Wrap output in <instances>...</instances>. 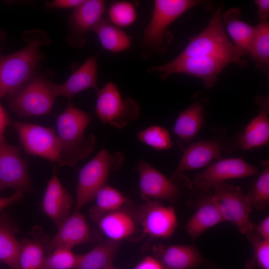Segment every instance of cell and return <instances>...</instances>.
Listing matches in <instances>:
<instances>
[{"instance_id": "484cf974", "label": "cell", "mask_w": 269, "mask_h": 269, "mask_svg": "<svg viewBox=\"0 0 269 269\" xmlns=\"http://www.w3.org/2000/svg\"><path fill=\"white\" fill-rule=\"evenodd\" d=\"M120 244V241L108 239L89 252L78 255L75 269H104L112 263Z\"/></svg>"}, {"instance_id": "d6a6232c", "label": "cell", "mask_w": 269, "mask_h": 269, "mask_svg": "<svg viewBox=\"0 0 269 269\" xmlns=\"http://www.w3.org/2000/svg\"><path fill=\"white\" fill-rule=\"evenodd\" d=\"M137 137L139 141L157 150L168 149L172 146L168 131L158 126H152L139 132Z\"/></svg>"}, {"instance_id": "ac0fdd59", "label": "cell", "mask_w": 269, "mask_h": 269, "mask_svg": "<svg viewBox=\"0 0 269 269\" xmlns=\"http://www.w3.org/2000/svg\"><path fill=\"white\" fill-rule=\"evenodd\" d=\"M224 145L213 138L196 141L185 149L176 172L202 168L221 157Z\"/></svg>"}, {"instance_id": "1f68e13d", "label": "cell", "mask_w": 269, "mask_h": 269, "mask_svg": "<svg viewBox=\"0 0 269 269\" xmlns=\"http://www.w3.org/2000/svg\"><path fill=\"white\" fill-rule=\"evenodd\" d=\"M77 259L71 250L57 248L44 257L39 269H75Z\"/></svg>"}, {"instance_id": "9a60e30c", "label": "cell", "mask_w": 269, "mask_h": 269, "mask_svg": "<svg viewBox=\"0 0 269 269\" xmlns=\"http://www.w3.org/2000/svg\"><path fill=\"white\" fill-rule=\"evenodd\" d=\"M58 227L56 234L47 244V251L51 252L57 248L71 250L77 245L87 243L90 239L89 226L79 211H75Z\"/></svg>"}, {"instance_id": "4316f807", "label": "cell", "mask_w": 269, "mask_h": 269, "mask_svg": "<svg viewBox=\"0 0 269 269\" xmlns=\"http://www.w3.org/2000/svg\"><path fill=\"white\" fill-rule=\"evenodd\" d=\"M93 30L105 49L113 53L126 51L131 45L130 36L110 21L102 19Z\"/></svg>"}, {"instance_id": "ba28073f", "label": "cell", "mask_w": 269, "mask_h": 269, "mask_svg": "<svg viewBox=\"0 0 269 269\" xmlns=\"http://www.w3.org/2000/svg\"><path fill=\"white\" fill-rule=\"evenodd\" d=\"M51 83L35 77L8 96L10 109L19 117L40 116L50 112L56 96Z\"/></svg>"}, {"instance_id": "4fadbf2b", "label": "cell", "mask_w": 269, "mask_h": 269, "mask_svg": "<svg viewBox=\"0 0 269 269\" xmlns=\"http://www.w3.org/2000/svg\"><path fill=\"white\" fill-rule=\"evenodd\" d=\"M257 168L241 158L221 159L202 172L195 174L193 183L199 190L208 192L216 185L230 179L241 178L257 174Z\"/></svg>"}, {"instance_id": "9c48e42d", "label": "cell", "mask_w": 269, "mask_h": 269, "mask_svg": "<svg viewBox=\"0 0 269 269\" xmlns=\"http://www.w3.org/2000/svg\"><path fill=\"white\" fill-rule=\"evenodd\" d=\"M211 198L218 207L224 221L235 225L239 231L247 236L254 229L250 220L252 207L238 186L222 182L216 185Z\"/></svg>"}, {"instance_id": "277c9868", "label": "cell", "mask_w": 269, "mask_h": 269, "mask_svg": "<svg viewBox=\"0 0 269 269\" xmlns=\"http://www.w3.org/2000/svg\"><path fill=\"white\" fill-rule=\"evenodd\" d=\"M203 2L197 0H155L151 19L144 31L143 47L146 51L163 53L171 38L166 31L169 26L187 10Z\"/></svg>"}, {"instance_id": "d6986e66", "label": "cell", "mask_w": 269, "mask_h": 269, "mask_svg": "<svg viewBox=\"0 0 269 269\" xmlns=\"http://www.w3.org/2000/svg\"><path fill=\"white\" fill-rule=\"evenodd\" d=\"M105 2L102 0H87L75 8L70 18L71 36L77 45H82L84 34L95 27L103 19Z\"/></svg>"}, {"instance_id": "7402d4cb", "label": "cell", "mask_w": 269, "mask_h": 269, "mask_svg": "<svg viewBox=\"0 0 269 269\" xmlns=\"http://www.w3.org/2000/svg\"><path fill=\"white\" fill-rule=\"evenodd\" d=\"M98 223L108 239L120 242L133 235L137 227L134 216L123 207L105 215Z\"/></svg>"}, {"instance_id": "d4e9b609", "label": "cell", "mask_w": 269, "mask_h": 269, "mask_svg": "<svg viewBox=\"0 0 269 269\" xmlns=\"http://www.w3.org/2000/svg\"><path fill=\"white\" fill-rule=\"evenodd\" d=\"M224 221L211 196L201 202L187 223L186 228L191 238L196 240L204 232Z\"/></svg>"}, {"instance_id": "603a6c76", "label": "cell", "mask_w": 269, "mask_h": 269, "mask_svg": "<svg viewBox=\"0 0 269 269\" xmlns=\"http://www.w3.org/2000/svg\"><path fill=\"white\" fill-rule=\"evenodd\" d=\"M202 260L194 245H174L162 250L159 261L163 269H191L198 267Z\"/></svg>"}, {"instance_id": "d590c367", "label": "cell", "mask_w": 269, "mask_h": 269, "mask_svg": "<svg viewBox=\"0 0 269 269\" xmlns=\"http://www.w3.org/2000/svg\"><path fill=\"white\" fill-rule=\"evenodd\" d=\"M247 237L253 246L256 263L261 269H269V240L262 239L254 231Z\"/></svg>"}, {"instance_id": "f546056e", "label": "cell", "mask_w": 269, "mask_h": 269, "mask_svg": "<svg viewBox=\"0 0 269 269\" xmlns=\"http://www.w3.org/2000/svg\"><path fill=\"white\" fill-rule=\"evenodd\" d=\"M21 247L11 228L0 222V261L13 269H19Z\"/></svg>"}, {"instance_id": "8992f818", "label": "cell", "mask_w": 269, "mask_h": 269, "mask_svg": "<svg viewBox=\"0 0 269 269\" xmlns=\"http://www.w3.org/2000/svg\"><path fill=\"white\" fill-rule=\"evenodd\" d=\"M96 112L104 125L122 129L138 118L140 107L132 98L122 99L116 84L110 81L97 91Z\"/></svg>"}, {"instance_id": "b9f144b4", "label": "cell", "mask_w": 269, "mask_h": 269, "mask_svg": "<svg viewBox=\"0 0 269 269\" xmlns=\"http://www.w3.org/2000/svg\"><path fill=\"white\" fill-rule=\"evenodd\" d=\"M259 236L262 239L269 240V217L264 218L257 227Z\"/></svg>"}, {"instance_id": "74e56055", "label": "cell", "mask_w": 269, "mask_h": 269, "mask_svg": "<svg viewBox=\"0 0 269 269\" xmlns=\"http://www.w3.org/2000/svg\"><path fill=\"white\" fill-rule=\"evenodd\" d=\"M134 269H163L159 261L155 258L147 256L141 260Z\"/></svg>"}, {"instance_id": "52a82bcc", "label": "cell", "mask_w": 269, "mask_h": 269, "mask_svg": "<svg viewBox=\"0 0 269 269\" xmlns=\"http://www.w3.org/2000/svg\"><path fill=\"white\" fill-rule=\"evenodd\" d=\"M230 59L220 56H200L182 59L174 58L164 65L151 66L148 70L160 74L162 80L173 74L183 73L201 79L207 89H211L217 80V76L228 65Z\"/></svg>"}, {"instance_id": "e0dca14e", "label": "cell", "mask_w": 269, "mask_h": 269, "mask_svg": "<svg viewBox=\"0 0 269 269\" xmlns=\"http://www.w3.org/2000/svg\"><path fill=\"white\" fill-rule=\"evenodd\" d=\"M98 64L96 58L90 55L69 78L61 84L51 83L54 95L71 99L73 96L88 89L98 90L97 86Z\"/></svg>"}, {"instance_id": "7a4b0ae2", "label": "cell", "mask_w": 269, "mask_h": 269, "mask_svg": "<svg viewBox=\"0 0 269 269\" xmlns=\"http://www.w3.org/2000/svg\"><path fill=\"white\" fill-rule=\"evenodd\" d=\"M46 36L40 31L30 38L26 46L10 54H0V98L18 90L29 80L41 59V45Z\"/></svg>"}, {"instance_id": "e575fe53", "label": "cell", "mask_w": 269, "mask_h": 269, "mask_svg": "<svg viewBox=\"0 0 269 269\" xmlns=\"http://www.w3.org/2000/svg\"><path fill=\"white\" fill-rule=\"evenodd\" d=\"M110 22L118 27H126L136 20V12L134 5L127 1H116L109 9Z\"/></svg>"}, {"instance_id": "f35d334b", "label": "cell", "mask_w": 269, "mask_h": 269, "mask_svg": "<svg viewBox=\"0 0 269 269\" xmlns=\"http://www.w3.org/2000/svg\"><path fill=\"white\" fill-rule=\"evenodd\" d=\"M255 3L258 7L259 18L262 21L267 20L269 16V0H256Z\"/></svg>"}, {"instance_id": "ffe728a7", "label": "cell", "mask_w": 269, "mask_h": 269, "mask_svg": "<svg viewBox=\"0 0 269 269\" xmlns=\"http://www.w3.org/2000/svg\"><path fill=\"white\" fill-rule=\"evenodd\" d=\"M255 100L260 111L239 138V146L243 150L264 145L269 140V97L258 96Z\"/></svg>"}, {"instance_id": "60d3db41", "label": "cell", "mask_w": 269, "mask_h": 269, "mask_svg": "<svg viewBox=\"0 0 269 269\" xmlns=\"http://www.w3.org/2000/svg\"><path fill=\"white\" fill-rule=\"evenodd\" d=\"M23 196V193L15 192L12 196L8 197H0V211L16 202Z\"/></svg>"}, {"instance_id": "cb8c5ba5", "label": "cell", "mask_w": 269, "mask_h": 269, "mask_svg": "<svg viewBox=\"0 0 269 269\" xmlns=\"http://www.w3.org/2000/svg\"><path fill=\"white\" fill-rule=\"evenodd\" d=\"M204 109L199 102H194L178 115L173 132L179 145L190 141L200 132L203 123Z\"/></svg>"}, {"instance_id": "44dd1931", "label": "cell", "mask_w": 269, "mask_h": 269, "mask_svg": "<svg viewBox=\"0 0 269 269\" xmlns=\"http://www.w3.org/2000/svg\"><path fill=\"white\" fill-rule=\"evenodd\" d=\"M241 15L239 8L233 7L222 14V20L237 50L243 56H250L255 26L241 20Z\"/></svg>"}, {"instance_id": "3957f363", "label": "cell", "mask_w": 269, "mask_h": 269, "mask_svg": "<svg viewBox=\"0 0 269 269\" xmlns=\"http://www.w3.org/2000/svg\"><path fill=\"white\" fill-rule=\"evenodd\" d=\"M223 5L218 4L212 14L207 26L191 39L183 51L175 58L182 59L200 56H220L227 58L244 66L243 56L229 39L222 20Z\"/></svg>"}, {"instance_id": "4dcf8cb0", "label": "cell", "mask_w": 269, "mask_h": 269, "mask_svg": "<svg viewBox=\"0 0 269 269\" xmlns=\"http://www.w3.org/2000/svg\"><path fill=\"white\" fill-rule=\"evenodd\" d=\"M261 163L264 170L245 195L251 207L260 210L266 209L269 204V162L263 160Z\"/></svg>"}, {"instance_id": "7bdbcfd3", "label": "cell", "mask_w": 269, "mask_h": 269, "mask_svg": "<svg viewBox=\"0 0 269 269\" xmlns=\"http://www.w3.org/2000/svg\"><path fill=\"white\" fill-rule=\"evenodd\" d=\"M104 269H117L112 264V263L109 264Z\"/></svg>"}, {"instance_id": "8d00e7d4", "label": "cell", "mask_w": 269, "mask_h": 269, "mask_svg": "<svg viewBox=\"0 0 269 269\" xmlns=\"http://www.w3.org/2000/svg\"><path fill=\"white\" fill-rule=\"evenodd\" d=\"M83 0H54L47 2V7L50 8H69L80 6Z\"/></svg>"}, {"instance_id": "5bb4252c", "label": "cell", "mask_w": 269, "mask_h": 269, "mask_svg": "<svg viewBox=\"0 0 269 269\" xmlns=\"http://www.w3.org/2000/svg\"><path fill=\"white\" fill-rule=\"evenodd\" d=\"M137 220L143 232L154 238L170 237L177 227V219L172 206H164L157 201L146 200L139 209Z\"/></svg>"}, {"instance_id": "7c38bea8", "label": "cell", "mask_w": 269, "mask_h": 269, "mask_svg": "<svg viewBox=\"0 0 269 269\" xmlns=\"http://www.w3.org/2000/svg\"><path fill=\"white\" fill-rule=\"evenodd\" d=\"M7 188L23 193L30 190L31 184L19 147L0 141V191Z\"/></svg>"}, {"instance_id": "2e32d148", "label": "cell", "mask_w": 269, "mask_h": 269, "mask_svg": "<svg viewBox=\"0 0 269 269\" xmlns=\"http://www.w3.org/2000/svg\"><path fill=\"white\" fill-rule=\"evenodd\" d=\"M73 204V199L61 185L54 167L42 201L43 211L58 226L70 215Z\"/></svg>"}, {"instance_id": "836d02e7", "label": "cell", "mask_w": 269, "mask_h": 269, "mask_svg": "<svg viewBox=\"0 0 269 269\" xmlns=\"http://www.w3.org/2000/svg\"><path fill=\"white\" fill-rule=\"evenodd\" d=\"M41 245L36 241L21 244L19 257V269H39L44 258Z\"/></svg>"}, {"instance_id": "8fae6325", "label": "cell", "mask_w": 269, "mask_h": 269, "mask_svg": "<svg viewBox=\"0 0 269 269\" xmlns=\"http://www.w3.org/2000/svg\"><path fill=\"white\" fill-rule=\"evenodd\" d=\"M9 125L17 132L21 143L28 153L58 162L60 143L52 129L19 122L11 121Z\"/></svg>"}, {"instance_id": "6da1fadb", "label": "cell", "mask_w": 269, "mask_h": 269, "mask_svg": "<svg viewBox=\"0 0 269 269\" xmlns=\"http://www.w3.org/2000/svg\"><path fill=\"white\" fill-rule=\"evenodd\" d=\"M91 120L89 113L78 109L71 101L57 117V135L60 143L57 162L60 166H73L92 152L96 138L93 134L84 135Z\"/></svg>"}, {"instance_id": "ab89813d", "label": "cell", "mask_w": 269, "mask_h": 269, "mask_svg": "<svg viewBox=\"0 0 269 269\" xmlns=\"http://www.w3.org/2000/svg\"><path fill=\"white\" fill-rule=\"evenodd\" d=\"M10 122L7 113L0 104V141H5L3 134L6 127L10 125Z\"/></svg>"}, {"instance_id": "f1b7e54d", "label": "cell", "mask_w": 269, "mask_h": 269, "mask_svg": "<svg viewBox=\"0 0 269 269\" xmlns=\"http://www.w3.org/2000/svg\"><path fill=\"white\" fill-rule=\"evenodd\" d=\"M250 56L256 66L267 72L269 68V23L262 21L255 26Z\"/></svg>"}, {"instance_id": "30bf717a", "label": "cell", "mask_w": 269, "mask_h": 269, "mask_svg": "<svg viewBox=\"0 0 269 269\" xmlns=\"http://www.w3.org/2000/svg\"><path fill=\"white\" fill-rule=\"evenodd\" d=\"M137 167L139 192L145 200L175 201L181 195V186L190 183L182 173L175 172L171 178H168L143 160L138 162Z\"/></svg>"}, {"instance_id": "5b68a950", "label": "cell", "mask_w": 269, "mask_h": 269, "mask_svg": "<svg viewBox=\"0 0 269 269\" xmlns=\"http://www.w3.org/2000/svg\"><path fill=\"white\" fill-rule=\"evenodd\" d=\"M124 159L123 152L111 153L103 148L80 169L75 211H79L95 198L98 192L106 185L110 172L120 168Z\"/></svg>"}, {"instance_id": "83f0119b", "label": "cell", "mask_w": 269, "mask_h": 269, "mask_svg": "<svg viewBox=\"0 0 269 269\" xmlns=\"http://www.w3.org/2000/svg\"><path fill=\"white\" fill-rule=\"evenodd\" d=\"M95 198L96 204L91 209L90 216L96 223L105 215L121 208L129 202L121 192L108 185L103 187Z\"/></svg>"}]
</instances>
